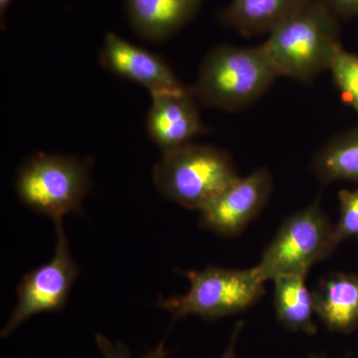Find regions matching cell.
<instances>
[{
	"label": "cell",
	"instance_id": "cell-9",
	"mask_svg": "<svg viewBox=\"0 0 358 358\" xmlns=\"http://www.w3.org/2000/svg\"><path fill=\"white\" fill-rule=\"evenodd\" d=\"M99 63L115 76L140 85L150 96L189 88L157 54L129 43L114 32H107L99 53Z\"/></svg>",
	"mask_w": 358,
	"mask_h": 358
},
{
	"label": "cell",
	"instance_id": "cell-6",
	"mask_svg": "<svg viewBox=\"0 0 358 358\" xmlns=\"http://www.w3.org/2000/svg\"><path fill=\"white\" fill-rule=\"evenodd\" d=\"M334 224L322 210L320 200L285 219L255 267L264 281L284 275H308L338 247Z\"/></svg>",
	"mask_w": 358,
	"mask_h": 358
},
{
	"label": "cell",
	"instance_id": "cell-18",
	"mask_svg": "<svg viewBox=\"0 0 358 358\" xmlns=\"http://www.w3.org/2000/svg\"><path fill=\"white\" fill-rule=\"evenodd\" d=\"M96 343L102 352L103 358H133L129 355L128 348L122 343L114 345L110 339L106 338L102 334H96ZM171 352L164 346V341H162L155 350H150L147 355L140 358H169Z\"/></svg>",
	"mask_w": 358,
	"mask_h": 358
},
{
	"label": "cell",
	"instance_id": "cell-1",
	"mask_svg": "<svg viewBox=\"0 0 358 358\" xmlns=\"http://www.w3.org/2000/svg\"><path fill=\"white\" fill-rule=\"evenodd\" d=\"M338 20L320 0H308L268 33L262 44L280 76L310 83L329 71L343 47Z\"/></svg>",
	"mask_w": 358,
	"mask_h": 358
},
{
	"label": "cell",
	"instance_id": "cell-16",
	"mask_svg": "<svg viewBox=\"0 0 358 358\" xmlns=\"http://www.w3.org/2000/svg\"><path fill=\"white\" fill-rule=\"evenodd\" d=\"M329 71L343 102L358 115V54L341 47L336 52Z\"/></svg>",
	"mask_w": 358,
	"mask_h": 358
},
{
	"label": "cell",
	"instance_id": "cell-7",
	"mask_svg": "<svg viewBox=\"0 0 358 358\" xmlns=\"http://www.w3.org/2000/svg\"><path fill=\"white\" fill-rule=\"evenodd\" d=\"M54 223L57 240L53 258L23 275L16 289L17 303L2 329V338L33 315L61 312L67 303L80 268L71 254L63 220Z\"/></svg>",
	"mask_w": 358,
	"mask_h": 358
},
{
	"label": "cell",
	"instance_id": "cell-13",
	"mask_svg": "<svg viewBox=\"0 0 358 358\" xmlns=\"http://www.w3.org/2000/svg\"><path fill=\"white\" fill-rule=\"evenodd\" d=\"M308 0H232L219 13L221 22L245 36L270 33Z\"/></svg>",
	"mask_w": 358,
	"mask_h": 358
},
{
	"label": "cell",
	"instance_id": "cell-20",
	"mask_svg": "<svg viewBox=\"0 0 358 358\" xmlns=\"http://www.w3.org/2000/svg\"><path fill=\"white\" fill-rule=\"evenodd\" d=\"M244 324V322H241V320L235 324L232 334H231L229 343H228L227 348L224 350L222 355L219 358H238L236 352L238 338H239L240 334H241L242 329H243Z\"/></svg>",
	"mask_w": 358,
	"mask_h": 358
},
{
	"label": "cell",
	"instance_id": "cell-19",
	"mask_svg": "<svg viewBox=\"0 0 358 358\" xmlns=\"http://www.w3.org/2000/svg\"><path fill=\"white\" fill-rule=\"evenodd\" d=\"M338 18L358 16V0H320Z\"/></svg>",
	"mask_w": 358,
	"mask_h": 358
},
{
	"label": "cell",
	"instance_id": "cell-11",
	"mask_svg": "<svg viewBox=\"0 0 358 358\" xmlns=\"http://www.w3.org/2000/svg\"><path fill=\"white\" fill-rule=\"evenodd\" d=\"M315 315L329 331L350 334L358 329V274L336 272L320 280L315 291Z\"/></svg>",
	"mask_w": 358,
	"mask_h": 358
},
{
	"label": "cell",
	"instance_id": "cell-17",
	"mask_svg": "<svg viewBox=\"0 0 358 358\" xmlns=\"http://www.w3.org/2000/svg\"><path fill=\"white\" fill-rule=\"evenodd\" d=\"M338 220L334 224L336 241L341 244L350 238L358 239V186L338 192Z\"/></svg>",
	"mask_w": 358,
	"mask_h": 358
},
{
	"label": "cell",
	"instance_id": "cell-2",
	"mask_svg": "<svg viewBox=\"0 0 358 358\" xmlns=\"http://www.w3.org/2000/svg\"><path fill=\"white\" fill-rule=\"evenodd\" d=\"M280 77L263 44H221L204 56L192 90L205 106L237 112L257 102Z\"/></svg>",
	"mask_w": 358,
	"mask_h": 358
},
{
	"label": "cell",
	"instance_id": "cell-3",
	"mask_svg": "<svg viewBox=\"0 0 358 358\" xmlns=\"http://www.w3.org/2000/svg\"><path fill=\"white\" fill-rule=\"evenodd\" d=\"M239 178L227 152L194 143L162 152L152 171L162 196L199 211Z\"/></svg>",
	"mask_w": 358,
	"mask_h": 358
},
{
	"label": "cell",
	"instance_id": "cell-14",
	"mask_svg": "<svg viewBox=\"0 0 358 358\" xmlns=\"http://www.w3.org/2000/svg\"><path fill=\"white\" fill-rule=\"evenodd\" d=\"M308 275H284L274 282V310L280 326L291 333L315 336V308L313 292L307 286Z\"/></svg>",
	"mask_w": 358,
	"mask_h": 358
},
{
	"label": "cell",
	"instance_id": "cell-10",
	"mask_svg": "<svg viewBox=\"0 0 358 358\" xmlns=\"http://www.w3.org/2000/svg\"><path fill=\"white\" fill-rule=\"evenodd\" d=\"M150 98L145 129L150 140L162 152L192 143L195 138L207 133L192 87L155 94Z\"/></svg>",
	"mask_w": 358,
	"mask_h": 358
},
{
	"label": "cell",
	"instance_id": "cell-12",
	"mask_svg": "<svg viewBox=\"0 0 358 358\" xmlns=\"http://www.w3.org/2000/svg\"><path fill=\"white\" fill-rule=\"evenodd\" d=\"M203 0H124L129 23L141 38L164 41L194 17Z\"/></svg>",
	"mask_w": 358,
	"mask_h": 358
},
{
	"label": "cell",
	"instance_id": "cell-22",
	"mask_svg": "<svg viewBox=\"0 0 358 358\" xmlns=\"http://www.w3.org/2000/svg\"><path fill=\"white\" fill-rule=\"evenodd\" d=\"M308 358H336V357H331L329 355H326L324 352L322 353H312V355H308ZM341 358H352V353H346L345 357Z\"/></svg>",
	"mask_w": 358,
	"mask_h": 358
},
{
	"label": "cell",
	"instance_id": "cell-15",
	"mask_svg": "<svg viewBox=\"0 0 358 358\" xmlns=\"http://www.w3.org/2000/svg\"><path fill=\"white\" fill-rule=\"evenodd\" d=\"M312 169L322 183L352 181L358 185V126L327 141L313 157Z\"/></svg>",
	"mask_w": 358,
	"mask_h": 358
},
{
	"label": "cell",
	"instance_id": "cell-21",
	"mask_svg": "<svg viewBox=\"0 0 358 358\" xmlns=\"http://www.w3.org/2000/svg\"><path fill=\"white\" fill-rule=\"evenodd\" d=\"M13 0H0V16H1V23L3 24L4 16H6V10L10 6Z\"/></svg>",
	"mask_w": 358,
	"mask_h": 358
},
{
	"label": "cell",
	"instance_id": "cell-4",
	"mask_svg": "<svg viewBox=\"0 0 358 358\" xmlns=\"http://www.w3.org/2000/svg\"><path fill=\"white\" fill-rule=\"evenodd\" d=\"M91 160L74 155L37 152L16 174V194L21 203L56 221L81 213L91 187Z\"/></svg>",
	"mask_w": 358,
	"mask_h": 358
},
{
	"label": "cell",
	"instance_id": "cell-5",
	"mask_svg": "<svg viewBox=\"0 0 358 358\" xmlns=\"http://www.w3.org/2000/svg\"><path fill=\"white\" fill-rule=\"evenodd\" d=\"M190 282L187 293L157 301L173 320L197 315L216 320L246 312L265 294V281L255 266L228 268L208 266L201 270L181 272Z\"/></svg>",
	"mask_w": 358,
	"mask_h": 358
},
{
	"label": "cell",
	"instance_id": "cell-8",
	"mask_svg": "<svg viewBox=\"0 0 358 358\" xmlns=\"http://www.w3.org/2000/svg\"><path fill=\"white\" fill-rule=\"evenodd\" d=\"M273 186L267 167H258L248 176H240L199 211L200 227L219 236H237L260 215Z\"/></svg>",
	"mask_w": 358,
	"mask_h": 358
}]
</instances>
